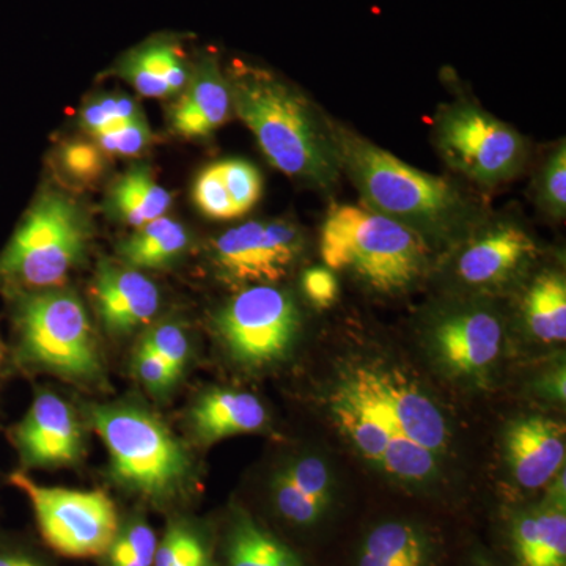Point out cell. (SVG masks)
Instances as JSON below:
<instances>
[{
  "label": "cell",
  "mask_w": 566,
  "mask_h": 566,
  "mask_svg": "<svg viewBox=\"0 0 566 566\" xmlns=\"http://www.w3.org/2000/svg\"><path fill=\"white\" fill-rule=\"evenodd\" d=\"M333 129L342 170L365 207L403 223L427 244L465 238L479 226L482 211L452 181L409 166L349 129Z\"/></svg>",
  "instance_id": "obj_1"
},
{
  "label": "cell",
  "mask_w": 566,
  "mask_h": 566,
  "mask_svg": "<svg viewBox=\"0 0 566 566\" xmlns=\"http://www.w3.org/2000/svg\"><path fill=\"white\" fill-rule=\"evenodd\" d=\"M233 112L275 169L312 188L331 189L342 174L331 123L292 85L248 63L229 70Z\"/></svg>",
  "instance_id": "obj_2"
},
{
  "label": "cell",
  "mask_w": 566,
  "mask_h": 566,
  "mask_svg": "<svg viewBox=\"0 0 566 566\" xmlns=\"http://www.w3.org/2000/svg\"><path fill=\"white\" fill-rule=\"evenodd\" d=\"M88 422L109 453L112 479L126 493L156 509L188 497L193 461L161 419L136 405H96Z\"/></svg>",
  "instance_id": "obj_3"
},
{
  "label": "cell",
  "mask_w": 566,
  "mask_h": 566,
  "mask_svg": "<svg viewBox=\"0 0 566 566\" xmlns=\"http://www.w3.org/2000/svg\"><path fill=\"white\" fill-rule=\"evenodd\" d=\"M13 360L28 371H44L76 385L104 376L91 318L76 294L61 289L9 297Z\"/></svg>",
  "instance_id": "obj_4"
},
{
  "label": "cell",
  "mask_w": 566,
  "mask_h": 566,
  "mask_svg": "<svg viewBox=\"0 0 566 566\" xmlns=\"http://www.w3.org/2000/svg\"><path fill=\"white\" fill-rule=\"evenodd\" d=\"M329 270L348 271L378 293L394 294L419 281L427 268L428 244L403 223L370 208L334 205L319 238Z\"/></svg>",
  "instance_id": "obj_5"
},
{
  "label": "cell",
  "mask_w": 566,
  "mask_h": 566,
  "mask_svg": "<svg viewBox=\"0 0 566 566\" xmlns=\"http://www.w3.org/2000/svg\"><path fill=\"white\" fill-rule=\"evenodd\" d=\"M331 415L354 449L386 475L409 485L439 475L442 461L406 433L375 364L357 365L342 376L331 395Z\"/></svg>",
  "instance_id": "obj_6"
},
{
  "label": "cell",
  "mask_w": 566,
  "mask_h": 566,
  "mask_svg": "<svg viewBox=\"0 0 566 566\" xmlns=\"http://www.w3.org/2000/svg\"><path fill=\"white\" fill-rule=\"evenodd\" d=\"M91 227L80 205L44 192L0 251V294L59 289L87 252Z\"/></svg>",
  "instance_id": "obj_7"
},
{
  "label": "cell",
  "mask_w": 566,
  "mask_h": 566,
  "mask_svg": "<svg viewBox=\"0 0 566 566\" xmlns=\"http://www.w3.org/2000/svg\"><path fill=\"white\" fill-rule=\"evenodd\" d=\"M9 483L31 502L44 543L63 557H103L118 534L120 516L104 491L40 485L21 469Z\"/></svg>",
  "instance_id": "obj_8"
},
{
  "label": "cell",
  "mask_w": 566,
  "mask_h": 566,
  "mask_svg": "<svg viewBox=\"0 0 566 566\" xmlns=\"http://www.w3.org/2000/svg\"><path fill=\"white\" fill-rule=\"evenodd\" d=\"M434 144L455 172L486 188L515 178L528 158L527 142L513 126L465 102L438 115Z\"/></svg>",
  "instance_id": "obj_9"
},
{
  "label": "cell",
  "mask_w": 566,
  "mask_h": 566,
  "mask_svg": "<svg viewBox=\"0 0 566 566\" xmlns=\"http://www.w3.org/2000/svg\"><path fill=\"white\" fill-rule=\"evenodd\" d=\"M301 327L293 297L273 285H251L219 312L216 329L234 363L262 368L290 353Z\"/></svg>",
  "instance_id": "obj_10"
},
{
  "label": "cell",
  "mask_w": 566,
  "mask_h": 566,
  "mask_svg": "<svg viewBox=\"0 0 566 566\" xmlns=\"http://www.w3.org/2000/svg\"><path fill=\"white\" fill-rule=\"evenodd\" d=\"M303 237L286 221H249L227 230L212 248L216 266L234 285H271L289 274Z\"/></svg>",
  "instance_id": "obj_11"
},
{
  "label": "cell",
  "mask_w": 566,
  "mask_h": 566,
  "mask_svg": "<svg viewBox=\"0 0 566 566\" xmlns=\"http://www.w3.org/2000/svg\"><path fill=\"white\" fill-rule=\"evenodd\" d=\"M9 441L28 469L66 468L84 455V431L69 401L40 390L24 417L9 430Z\"/></svg>",
  "instance_id": "obj_12"
},
{
  "label": "cell",
  "mask_w": 566,
  "mask_h": 566,
  "mask_svg": "<svg viewBox=\"0 0 566 566\" xmlns=\"http://www.w3.org/2000/svg\"><path fill=\"white\" fill-rule=\"evenodd\" d=\"M535 255L534 238L520 223L510 219L479 223L458 252L455 275L471 289H497L521 273Z\"/></svg>",
  "instance_id": "obj_13"
},
{
  "label": "cell",
  "mask_w": 566,
  "mask_h": 566,
  "mask_svg": "<svg viewBox=\"0 0 566 566\" xmlns=\"http://www.w3.org/2000/svg\"><path fill=\"white\" fill-rule=\"evenodd\" d=\"M502 323L485 307L449 312L434 324L431 346L438 363L453 376H480L502 348Z\"/></svg>",
  "instance_id": "obj_14"
},
{
  "label": "cell",
  "mask_w": 566,
  "mask_h": 566,
  "mask_svg": "<svg viewBox=\"0 0 566 566\" xmlns=\"http://www.w3.org/2000/svg\"><path fill=\"white\" fill-rule=\"evenodd\" d=\"M93 301L107 331L132 334L158 315L161 293L147 275L128 264L99 263L93 282Z\"/></svg>",
  "instance_id": "obj_15"
},
{
  "label": "cell",
  "mask_w": 566,
  "mask_h": 566,
  "mask_svg": "<svg viewBox=\"0 0 566 566\" xmlns=\"http://www.w3.org/2000/svg\"><path fill=\"white\" fill-rule=\"evenodd\" d=\"M505 452L516 482L538 490L564 469L565 427L542 416L517 419L506 430Z\"/></svg>",
  "instance_id": "obj_16"
},
{
  "label": "cell",
  "mask_w": 566,
  "mask_h": 566,
  "mask_svg": "<svg viewBox=\"0 0 566 566\" xmlns=\"http://www.w3.org/2000/svg\"><path fill=\"white\" fill-rule=\"evenodd\" d=\"M233 112L229 81L211 55L192 69L189 84L170 112L174 132L188 139L211 136Z\"/></svg>",
  "instance_id": "obj_17"
},
{
  "label": "cell",
  "mask_w": 566,
  "mask_h": 566,
  "mask_svg": "<svg viewBox=\"0 0 566 566\" xmlns=\"http://www.w3.org/2000/svg\"><path fill=\"white\" fill-rule=\"evenodd\" d=\"M118 74L147 98H167L185 91L192 66L180 41L155 36L123 55Z\"/></svg>",
  "instance_id": "obj_18"
},
{
  "label": "cell",
  "mask_w": 566,
  "mask_h": 566,
  "mask_svg": "<svg viewBox=\"0 0 566 566\" xmlns=\"http://www.w3.org/2000/svg\"><path fill=\"white\" fill-rule=\"evenodd\" d=\"M333 474L318 457H304L274 475L271 493L275 509L297 526L315 524L333 497Z\"/></svg>",
  "instance_id": "obj_19"
},
{
  "label": "cell",
  "mask_w": 566,
  "mask_h": 566,
  "mask_svg": "<svg viewBox=\"0 0 566 566\" xmlns=\"http://www.w3.org/2000/svg\"><path fill=\"white\" fill-rule=\"evenodd\" d=\"M189 422L197 441L212 444L230 436L263 430L268 423V412L255 395L214 389L196 401L189 412Z\"/></svg>",
  "instance_id": "obj_20"
},
{
  "label": "cell",
  "mask_w": 566,
  "mask_h": 566,
  "mask_svg": "<svg viewBox=\"0 0 566 566\" xmlns=\"http://www.w3.org/2000/svg\"><path fill=\"white\" fill-rule=\"evenodd\" d=\"M172 205L170 192L145 166L133 167L112 185L106 207L117 221L134 229L163 218Z\"/></svg>",
  "instance_id": "obj_21"
},
{
  "label": "cell",
  "mask_w": 566,
  "mask_h": 566,
  "mask_svg": "<svg viewBox=\"0 0 566 566\" xmlns=\"http://www.w3.org/2000/svg\"><path fill=\"white\" fill-rule=\"evenodd\" d=\"M191 234L181 222L172 218L155 219L136 229L123 241L118 255L123 263L136 270H166L188 252Z\"/></svg>",
  "instance_id": "obj_22"
},
{
  "label": "cell",
  "mask_w": 566,
  "mask_h": 566,
  "mask_svg": "<svg viewBox=\"0 0 566 566\" xmlns=\"http://www.w3.org/2000/svg\"><path fill=\"white\" fill-rule=\"evenodd\" d=\"M517 558L523 566H566L565 509L521 516L513 528Z\"/></svg>",
  "instance_id": "obj_23"
},
{
  "label": "cell",
  "mask_w": 566,
  "mask_h": 566,
  "mask_svg": "<svg viewBox=\"0 0 566 566\" xmlns=\"http://www.w3.org/2000/svg\"><path fill=\"white\" fill-rule=\"evenodd\" d=\"M528 331L545 344L566 340V282L564 274L546 271L528 286L523 304Z\"/></svg>",
  "instance_id": "obj_24"
},
{
  "label": "cell",
  "mask_w": 566,
  "mask_h": 566,
  "mask_svg": "<svg viewBox=\"0 0 566 566\" xmlns=\"http://www.w3.org/2000/svg\"><path fill=\"white\" fill-rule=\"evenodd\" d=\"M227 566H301V562L248 513H238L227 538Z\"/></svg>",
  "instance_id": "obj_25"
},
{
  "label": "cell",
  "mask_w": 566,
  "mask_h": 566,
  "mask_svg": "<svg viewBox=\"0 0 566 566\" xmlns=\"http://www.w3.org/2000/svg\"><path fill=\"white\" fill-rule=\"evenodd\" d=\"M363 554L390 564L427 566L430 546L422 532L411 524L386 523L368 534Z\"/></svg>",
  "instance_id": "obj_26"
},
{
  "label": "cell",
  "mask_w": 566,
  "mask_h": 566,
  "mask_svg": "<svg viewBox=\"0 0 566 566\" xmlns=\"http://www.w3.org/2000/svg\"><path fill=\"white\" fill-rule=\"evenodd\" d=\"M153 566H214V562L202 532L178 517L159 539Z\"/></svg>",
  "instance_id": "obj_27"
},
{
  "label": "cell",
  "mask_w": 566,
  "mask_h": 566,
  "mask_svg": "<svg viewBox=\"0 0 566 566\" xmlns=\"http://www.w3.org/2000/svg\"><path fill=\"white\" fill-rule=\"evenodd\" d=\"M144 117L139 104L122 93L93 96L81 109V126L92 137Z\"/></svg>",
  "instance_id": "obj_28"
},
{
  "label": "cell",
  "mask_w": 566,
  "mask_h": 566,
  "mask_svg": "<svg viewBox=\"0 0 566 566\" xmlns=\"http://www.w3.org/2000/svg\"><path fill=\"white\" fill-rule=\"evenodd\" d=\"M536 200L546 214L564 219L566 214V147L565 140L554 148L543 164L536 180Z\"/></svg>",
  "instance_id": "obj_29"
},
{
  "label": "cell",
  "mask_w": 566,
  "mask_h": 566,
  "mask_svg": "<svg viewBox=\"0 0 566 566\" xmlns=\"http://www.w3.org/2000/svg\"><path fill=\"white\" fill-rule=\"evenodd\" d=\"M219 172L232 199L238 218L259 203L263 191L262 175L244 159H226L218 163Z\"/></svg>",
  "instance_id": "obj_30"
},
{
  "label": "cell",
  "mask_w": 566,
  "mask_h": 566,
  "mask_svg": "<svg viewBox=\"0 0 566 566\" xmlns=\"http://www.w3.org/2000/svg\"><path fill=\"white\" fill-rule=\"evenodd\" d=\"M140 345L164 360L178 378L185 374L191 345H189L188 334L180 324L172 322L156 324L144 335Z\"/></svg>",
  "instance_id": "obj_31"
},
{
  "label": "cell",
  "mask_w": 566,
  "mask_h": 566,
  "mask_svg": "<svg viewBox=\"0 0 566 566\" xmlns=\"http://www.w3.org/2000/svg\"><path fill=\"white\" fill-rule=\"evenodd\" d=\"M59 164L66 177L82 185H91L98 180L106 169L102 148L96 145V142L93 144L82 139L70 140L62 145L59 151Z\"/></svg>",
  "instance_id": "obj_32"
},
{
  "label": "cell",
  "mask_w": 566,
  "mask_h": 566,
  "mask_svg": "<svg viewBox=\"0 0 566 566\" xmlns=\"http://www.w3.org/2000/svg\"><path fill=\"white\" fill-rule=\"evenodd\" d=\"M193 202L205 216L218 221L238 218L232 199L219 172L218 163L203 169L193 182Z\"/></svg>",
  "instance_id": "obj_33"
},
{
  "label": "cell",
  "mask_w": 566,
  "mask_h": 566,
  "mask_svg": "<svg viewBox=\"0 0 566 566\" xmlns=\"http://www.w3.org/2000/svg\"><path fill=\"white\" fill-rule=\"evenodd\" d=\"M96 145L104 151V155L132 156L140 155L150 145L153 134L150 126L144 117L137 120L125 123L118 128L98 134L93 137Z\"/></svg>",
  "instance_id": "obj_34"
},
{
  "label": "cell",
  "mask_w": 566,
  "mask_h": 566,
  "mask_svg": "<svg viewBox=\"0 0 566 566\" xmlns=\"http://www.w3.org/2000/svg\"><path fill=\"white\" fill-rule=\"evenodd\" d=\"M134 374L137 379L155 395H164L178 382V376L167 367L164 360L145 346L139 345L133 360Z\"/></svg>",
  "instance_id": "obj_35"
},
{
  "label": "cell",
  "mask_w": 566,
  "mask_h": 566,
  "mask_svg": "<svg viewBox=\"0 0 566 566\" xmlns=\"http://www.w3.org/2000/svg\"><path fill=\"white\" fill-rule=\"evenodd\" d=\"M305 296L316 307H329L338 296V282L334 273L326 268H312L303 275Z\"/></svg>",
  "instance_id": "obj_36"
},
{
  "label": "cell",
  "mask_w": 566,
  "mask_h": 566,
  "mask_svg": "<svg viewBox=\"0 0 566 566\" xmlns=\"http://www.w3.org/2000/svg\"><path fill=\"white\" fill-rule=\"evenodd\" d=\"M0 566H51L46 560L21 546L0 543Z\"/></svg>",
  "instance_id": "obj_37"
},
{
  "label": "cell",
  "mask_w": 566,
  "mask_h": 566,
  "mask_svg": "<svg viewBox=\"0 0 566 566\" xmlns=\"http://www.w3.org/2000/svg\"><path fill=\"white\" fill-rule=\"evenodd\" d=\"M565 472L562 471L560 475H556L554 485L549 490V501L556 509H565Z\"/></svg>",
  "instance_id": "obj_38"
},
{
  "label": "cell",
  "mask_w": 566,
  "mask_h": 566,
  "mask_svg": "<svg viewBox=\"0 0 566 566\" xmlns=\"http://www.w3.org/2000/svg\"><path fill=\"white\" fill-rule=\"evenodd\" d=\"M547 390H549L551 394L556 395V398L558 400L564 401L565 400V371L562 370L560 374H557L556 376H553V378L549 379V385H547Z\"/></svg>",
  "instance_id": "obj_39"
},
{
  "label": "cell",
  "mask_w": 566,
  "mask_h": 566,
  "mask_svg": "<svg viewBox=\"0 0 566 566\" xmlns=\"http://www.w3.org/2000/svg\"><path fill=\"white\" fill-rule=\"evenodd\" d=\"M359 566H411V565H401V564H390V562L379 560V558L370 557V556H360Z\"/></svg>",
  "instance_id": "obj_40"
},
{
  "label": "cell",
  "mask_w": 566,
  "mask_h": 566,
  "mask_svg": "<svg viewBox=\"0 0 566 566\" xmlns=\"http://www.w3.org/2000/svg\"><path fill=\"white\" fill-rule=\"evenodd\" d=\"M7 346L3 344L2 334H0V375H2L3 363H6Z\"/></svg>",
  "instance_id": "obj_41"
}]
</instances>
